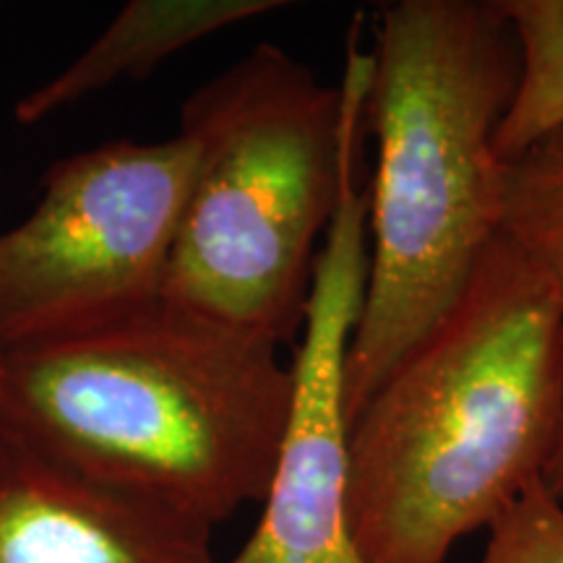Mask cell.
Returning a JSON list of instances; mask_svg holds the SVG:
<instances>
[{"label": "cell", "instance_id": "52a82bcc", "mask_svg": "<svg viewBox=\"0 0 563 563\" xmlns=\"http://www.w3.org/2000/svg\"><path fill=\"white\" fill-rule=\"evenodd\" d=\"M211 530L55 460L0 420V563H214Z\"/></svg>", "mask_w": 563, "mask_h": 563}, {"label": "cell", "instance_id": "30bf717a", "mask_svg": "<svg viewBox=\"0 0 563 563\" xmlns=\"http://www.w3.org/2000/svg\"><path fill=\"white\" fill-rule=\"evenodd\" d=\"M501 203L504 235L543 266L563 308V131L504 162Z\"/></svg>", "mask_w": 563, "mask_h": 563}, {"label": "cell", "instance_id": "8992f818", "mask_svg": "<svg viewBox=\"0 0 563 563\" xmlns=\"http://www.w3.org/2000/svg\"><path fill=\"white\" fill-rule=\"evenodd\" d=\"M361 146L344 165L340 203L323 238L300 344L295 391L264 514L228 563H368L347 522L344 365L368 277V191Z\"/></svg>", "mask_w": 563, "mask_h": 563}, {"label": "cell", "instance_id": "9c48e42d", "mask_svg": "<svg viewBox=\"0 0 563 563\" xmlns=\"http://www.w3.org/2000/svg\"><path fill=\"white\" fill-rule=\"evenodd\" d=\"M517 45V84L496 131L501 162L563 131V0H493Z\"/></svg>", "mask_w": 563, "mask_h": 563}, {"label": "cell", "instance_id": "6da1fadb", "mask_svg": "<svg viewBox=\"0 0 563 563\" xmlns=\"http://www.w3.org/2000/svg\"><path fill=\"white\" fill-rule=\"evenodd\" d=\"M563 428V308L501 235L350 420L347 522L368 563H446L543 481Z\"/></svg>", "mask_w": 563, "mask_h": 563}, {"label": "cell", "instance_id": "4fadbf2b", "mask_svg": "<svg viewBox=\"0 0 563 563\" xmlns=\"http://www.w3.org/2000/svg\"><path fill=\"white\" fill-rule=\"evenodd\" d=\"M0 373H3V350H0Z\"/></svg>", "mask_w": 563, "mask_h": 563}, {"label": "cell", "instance_id": "7a4b0ae2", "mask_svg": "<svg viewBox=\"0 0 563 563\" xmlns=\"http://www.w3.org/2000/svg\"><path fill=\"white\" fill-rule=\"evenodd\" d=\"M517 45L493 0L378 5L365 129L368 277L344 365L347 420L433 332L504 235L496 131Z\"/></svg>", "mask_w": 563, "mask_h": 563}, {"label": "cell", "instance_id": "3957f363", "mask_svg": "<svg viewBox=\"0 0 563 563\" xmlns=\"http://www.w3.org/2000/svg\"><path fill=\"white\" fill-rule=\"evenodd\" d=\"M279 350L159 298L5 350L0 420L81 473L217 527L269 493L295 391Z\"/></svg>", "mask_w": 563, "mask_h": 563}, {"label": "cell", "instance_id": "7c38bea8", "mask_svg": "<svg viewBox=\"0 0 563 563\" xmlns=\"http://www.w3.org/2000/svg\"><path fill=\"white\" fill-rule=\"evenodd\" d=\"M543 483L548 485V490H551L553 496L563 504V428H561L559 443H555V452H553L551 462H548V467H545Z\"/></svg>", "mask_w": 563, "mask_h": 563}, {"label": "cell", "instance_id": "277c9868", "mask_svg": "<svg viewBox=\"0 0 563 563\" xmlns=\"http://www.w3.org/2000/svg\"><path fill=\"white\" fill-rule=\"evenodd\" d=\"M368 87L357 16L340 87L262 42L188 97L180 129L199 141V165L162 298L279 347L302 334Z\"/></svg>", "mask_w": 563, "mask_h": 563}, {"label": "cell", "instance_id": "ba28073f", "mask_svg": "<svg viewBox=\"0 0 563 563\" xmlns=\"http://www.w3.org/2000/svg\"><path fill=\"white\" fill-rule=\"evenodd\" d=\"M285 5L282 0H131L66 70L21 97L13 118L21 125H37L91 91L144 79L199 40Z\"/></svg>", "mask_w": 563, "mask_h": 563}, {"label": "cell", "instance_id": "5b68a950", "mask_svg": "<svg viewBox=\"0 0 563 563\" xmlns=\"http://www.w3.org/2000/svg\"><path fill=\"white\" fill-rule=\"evenodd\" d=\"M199 141L118 139L58 159L37 207L0 232V350L87 332L165 290Z\"/></svg>", "mask_w": 563, "mask_h": 563}, {"label": "cell", "instance_id": "8fae6325", "mask_svg": "<svg viewBox=\"0 0 563 563\" xmlns=\"http://www.w3.org/2000/svg\"><path fill=\"white\" fill-rule=\"evenodd\" d=\"M477 563H563V504L543 481H534L488 527Z\"/></svg>", "mask_w": 563, "mask_h": 563}]
</instances>
